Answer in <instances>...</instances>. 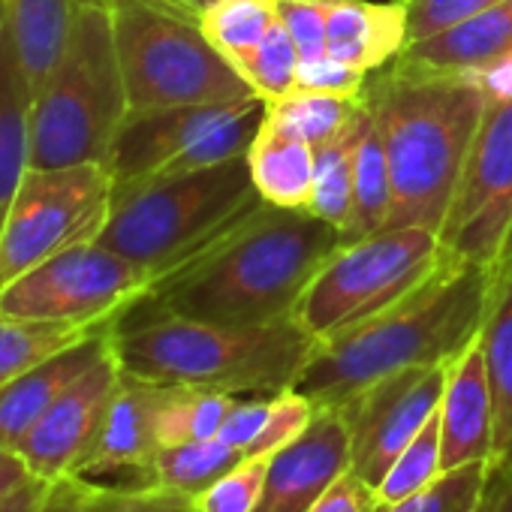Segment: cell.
<instances>
[{
  "mask_svg": "<svg viewBox=\"0 0 512 512\" xmlns=\"http://www.w3.org/2000/svg\"><path fill=\"white\" fill-rule=\"evenodd\" d=\"M127 112L112 7L85 0L61 61L34 94L31 169L106 163Z\"/></svg>",
  "mask_w": 512,
  "mask_h": 512,
  "instance_id": "6",
  "label": "cell"
},
{
  "mask_svg": "<svg viewBox=\"0 0 512 512\" xmlns=\"http://www.w3.org/2000/svg\"><path fill=\"white\" fill-rule=\"evenodd\" d=\"M31 106L34 91L19 61L10 25L0 28V229L31 169Z\"/></svg>",
  "mask_w": 512,
  "mask_h": 512,
  "instance_id": "22",
  "label": "cell"
},
{
  "mask_svg": "<svg viewBox=\"0 0 512 512\" xmlns=\"http://www.w3.org/2000/svg\"><path fill=\"white\" fill-rule=\"evenodd\" d=\"M368 106V103H365ZM392 214V175L380 130L365 112V124L356 142V166H353V208L344 226V244L362 241L389 226Z\"/></svg>",
  "mask_w": 512,
  "mask_h": 512,
  "instance_id": "25",
  "label": "cell"
},
{
  "mask_svg": "<svg viewBox=\"0 0 512 512\" xmlns=\"http://www.w3.org/2000/svg\"><path fill=\"white\" fill-rule=\"evenodd\" d=\"M184 4H190V7H196V10L202 13V10H205V7L211 4V0H184Z\"/></svg>",
  "mask_w": 512,
  "mask_h": 512,
  "instance_id": "47",
  "label": "cell"
},
{
  "mask_svg": "<svg viewBox=\"0 0 512 512\" xmlns=\"http://www.w3.org/2000/svg\"><path fill=\"white\" fill-rule=\"evenodd\" d=\"M266 112L287 127H293L311 148H320L341 136L362 112H365V94L362 97H332V94H311V91H290L278 100L266 103Z\"/></svg>",
  "mask_w": 512,
  "mask_h": 512,
  "instance_id": "31",
  "label": "cell"
},
{
  "mask_svg": "<svg viewBox=\"0 0 512 512\" xmlns=\"http://www.w3.org/2000/svg\"><path fill=\"white\" fill-rule=\"evenodd\" d=\"M344 232L311 211L256 205L208 247L154 281L139 302L208 323L290 320Z\"/></svg>",
  "mask_w": 512,
  "mask_h": 512,
  "instance_id": "1",
  "label": "cell"
},
{
  "mask_svg": "<svg viewBox=\"0 0 512 512\" xmlns=\"http://www.w3.org/2000/svg\"><path fill=\"white\" fill-rule=\"evenodd\" d=\"M94 479L67 476V479H28L10 497L0 500V512H64L73 500H79Z\"/></svg>",
  "mask_w": 512,
  "mask_h": 512,
  "instance_id": "39",
  "label": "cell"
},
{
  "mask_svg": "<svg viewBox=\"0 0 512 512\" xmlns=\"http://www.w3.org/2000/svg\"><path fill=\"white\" fill-rule=\"evenodd\" d=\"M299 64H302V55L278 19V25L269 31V37L260 43V49L238 64V73L247 79V85L253 88L256 97H263L269 103V100H278L293 91Z\"/></svg>",
  "mask_w": 512,
  "mask_h": 512,
  "instance_id": "34",
  "label": "cell"
},
{
  "mask_svg": "<svg viewBox=\"0 0 512 512\" xmlns=\"http://www.w3.org/2000/svg\"><path fill=\"white\" fill-rule=\"evenodd\" d=\"M106 7H121V4H136V7H148V10H160L187 22H199V10L184 4V0H103Z\"/></svg>",
  "mask_w": 512,
  "mask_h": 512,
  "instance_id": "46",
  "label": "cell"
},
{
  "mask_svg": "<svg viewBox=\"0 0 512 512\" xmlns=\"http://www.w3.org/2000/svg\"><path fill=\"white\" fill-rule=\"evenodd\" d=\"M365 103L392 175L389 226L437 232L485 115V97L455 76H419L386 64L368 76Z\"/></svg>",
  "mask_w": 512,
  "mask_h": 512,
  "instance_id": "4",
  "label": "cell"
},
{
  "mask_svg": "<svg viewBox=\"0 0 512 512\" xmlns=\"http://www.w3.org/2000/svg\"><path fill=\"white\" fill-rule=\"evenodd\" d=\"M449 253L428 226H386L341 244L308 284L296 320L323 344L392 308L443 269Z\"/></svg>",
  "mask_w": 512,
  "mask_h": 512,
  "instance_id": "7",
  "label": "cell"
},
{
  "mask_svg": "<svg viewBox=\"0 0 512 512\" xmlns=\"http://www.w3.org/2000/svg\"><path fill=\"white\" fill-rule=\"evenodd\" d=\"M509 253H512V238H509V250H506V256H509Z\"/></svg>",
  "mask_w": 512,
  "mask_h": 512,
  "instance_id": "49",
  "label": "cell"
},
{
  "mask_svg": "<svg viewBox=\"0 0 512 512\" xmlns=\"http://www.w3.org/2000/svg\"><path fill=\"white\" fill-rule=\"evenodd\" d=\"M115 323H49V320H25L0 311V389L58 350L91 338Z\"/></svg>",
  "mask_w": 512,
  "mask_h": 512,
  "instance_id": "26",
  "label": "cell"
},
{
  "mask_svg": "<svg viewBox=\"0 0 512 512\" xmlns=\"http://www.w3.org/2000/svg\"><path fill=\"white\" fill-rule=\"evenodd\" d=\"M365 112L341 136L314 148V193L308 211L338 226L341 232L353 208V166H356V142L365 124Z\"/></svg>",
  "mask_w": 512,
  "mask_h": 512,
  "instance_id": "29",
  "label": "cell"
},
{
  "mask_svg": "<svg viewBox=\"0 0 512 512\" xmlns=\"http://www.w3.org/2000/svg\"><path fill=\"white\" fill-rule=\"evenodd\" d=\"M368 85V73L353 70L329 55L302 61L296 70L293 91H311V94H332V97H362Z\"/></svg>",
  "mask_w": 512,
  "mask_h": 512,
  "instance_id": "40",
  "label": "cell"
},
{
  "mask_svg": "<svg viewBox=\"0 0 512 512\" xmlns=\"http://www.w3.org/2000/svg\"><path fill=\"white\" fill-rule=\"evenodd\" d=\"M407 46V4L404 0H332L329 7V46L326 55L362 70L377 73L395 61Z\"/></svg>",
  "mask_w": 512,
  "mask_h": 512,
  "instance_id": "20",
  "label": "cell"
},
{
  "mask_svg": "<svg viewBox=\"0 0 512 512\" xmlns=\"http://www.w3.org/2000/svg\"><path fill=\"white\" fill-rule=\"evenodd\" d=\"M407 4V43L428 40L434 34H443L500 0H404Z\"/></svg>",
  "mask_w": 512,
  "mask_h": 512,
  "instance_id": "38",
  "label": "cell"
},
{
  "mask_svg": "<svg viewBox=\"0 0 512 512\" xmlns=\"http://www.w3.org/2000/svg\"><path fill=\"white\" fill-rule=\"evenodd\" d=\"M238 395L217 392V389H193V386H169V395L160 410L157 434L160 449L208 440L220 434L223 419L235 407Z\"/></svg>",
  "mask_w": 512,
  "mask_h": 512,
  "instance_id": "30",
  "label": "cell"
},
{
  "mask_svg": "<svg viewBox=\"0 0 512 512\" xmlns=\"http://www.w3.org/2000/svg\"><path fill=\"white\" fill-rule=\"evenodd\" d=\"M272 410V395H250V398H238L235 407L229 410V416L220 425V440L229 443L232 449L250 455L256 437L263 434V425L269 419Z\"/></svg>",
  "mask_w": 512,
  "mask_h": 512,
  "instance_id": "41",
  "label": "cell"
},
{
  "mask_svg": "<svg viewBox=\"0 0 512 512\" xmlns=\"http://www.w3.org/2000/svg\"><path fill=\"white\" fill-rule=\"evenodd\" d=\"M112 28L130 112L256 97L238 67L208 43L199 22L121 4L112 7Z\"/></svg>",
  "mask_w": 512,
  "mask_h": 512,
  "instance_id": "8",
  "label": "cell"
},
{
  "mask_svg": "<svg viewBox=\"0 0 512 512\" xmlns=\"http://www.w3.org/2000/svg\"><path fill=\"white\" fill-rule=\"evenodd\" d=\"M440 446L443 470L488 464L494 455V401L482 335L449 362L440 401Z\"/></svg>",
  "mask_w": 512,
  "mask_h": 512,
  "instance_id": "17",
  "label": "cell"
},
{
  "mask_svg": "<svg viewBox=\"0 0 512 512\" xmlns=\"http://www.w3.org/2000/svg\"><path fill=\"white\" fill-rule=\"evenodd\" d=\"M278 25V0H211L199 13L208 43L235 67L250 58Z\"/></svg>",
  "mask_w": 512,
  "mask_h": 512,
  "instance_id": "28",
  "label": "cell"
},
{
  "mask_svg": "<svg viewBox=\"0 0 512 512\" xmlns=\"http://www.w3.org/2000/svg\"><path fill=\"white\" fill-rule=\"evenodd\" d=\"M308 512H386V506L377 500V491L365 479L347 470L326 488V494Z\"/></svg>",
  "mask_w": 512,
  "mask_h": 512,
  "instance_id": "42",
  "label": "cell"
},
{
  "mask_svg": "<svg viewBox=\"0 0 512 512\" xmlns=\"http://www.w3.org/2000/svg\"><path fill=\"white\" fill-rule=\"evenodd\" d=\"M497 269L449 256L440 272L401 302L323 341L296 392L317 407H338L395 371L449 365L479 338Z\"/></svg>",
  "mask_w": 512,
  "mask_h": 512,
  "instance_id": "2",
  "label": "cell"
},
{
  "mask_svg": "<svg viewBox=\"0 0 512 512\" xmlns=\"http://www.w3.org/2000/svg\"><path fill=\"white\" fill-rule=\"evenodd\" d=\"M437 238L464 263L497 269L506 260L512 238V100L485 106Z\"/></svg>",
  "mask_w": 512,
  "mask_h": 512,
  "instance_id": "11",
  "label": "cell"
},
{
  "mask_svg": "<svg viewBox=\"0 0 512 512\" xmlns=\"http://www.w3.org/2000/svg\"><path fill=\"white\" fill-rule=\"evenodd\" d=\"M482 350L494 401V455L512 464V253L500 263L488 314L482 323ZM488 461V464H491Z\"/></svg>",
  "mask_w": 512,
  "mask_h": 512,
  "instance_id": "23",
  "label": "cell"
},
{
  "mask_svg": "<svg viewBox=\"0 0 512 512\" xmlns=\"http://www.w3.org/2000/svg\"><path fill=\"white\" fill-rule=\"evenodd\" d=\"M82 4L85 0H4L7 25L34 94L61 61Z\"/></svg>",
  "mask_w": 512,
  "mask_h": 512,
  "instance_id": "24",
  "label": "cell"
},
{
  "mask_svg": "<svg viewBox=\"0 0 512 512\" xmlns=\"http://www.w3.org/2000/svg\"><path fill=\"white\" fill-rule=\"evenodd\" d=\"M4 22H7V10H4V0H0V28H4Z\"/></svg>",
  "mask_w": 512,
  "mask_h": 512,
  "instance_id": "48",
  "label": "cell"
},
{
  "mask_svg": "<svg viewBox=\"0 0 512 512\" xmlns=\"http://www.w3.org/2000/svg\"><path fill=\"white\" fill-rule=\"evenodd\" d=\"M269 464L272 455H247L193 500L196 512H256L266 491Z\"/></svg>",
  "mask_w": 512,
  "mask_h": 512,
  "instance_id": "35",
  "label": "cell"
},
{
  "mask_svg": "<svg viewBox=\"0 0 512 512\" xmlns=\"http://www.w3.org/2000/svg\"><path fill=\"white\" fill-rule=\"evenodd\" d=\"M250 178L263 202L308 211L314 193V148L293 127L266 112L250 151Z\"/></svg>",
  "mask_w": 512,
  "mask_h": 512,
  "instance_id": "21",
  "label": "cell"
},
{
  "mask_svg": "<svg viewBox=\"0 0 512 512\" xmlns=\"http://www.w3.org/2000/svg\"><path fill=\"white\" fill-rule=\"evenodd\" d=\"M244 458H247L244 452L232 449L220 437L178 443V446H166L157 452V458L142 482H154V485L172 488V491L196 500L205 488H211L223 473H229Z\"/></svg>",
  "mask_w": 512,
  "mask_h": 512,
  "instance_id": "27",
  "label": "cell"
},
{
  "mask_svg": "<svg viewBox=\"0 0 512 512\" xmlns=\"http://www.w3.org/2000/svg\"><path fill=\"white\" fill-rule=\"evenodd\" d=\"M329 7H332V0H278V19L293 37L302 61L326 55Z\"/></svg>",
  "mask_w": 512,
  "mask_h": 512,
  "instance_id": "37",
  "label": "cell"
},
{
  "mask_svg": "<svg viewBox=\"0 0 512 512\" xmlns=\"http://www.w3.org/2000/svg\"><path fill=\"white\" fill-rule=\"evenodd\" d=\"M473 512H512V464L491 461Z\"/></svg>",
  "mask_w": 512,
  "mask_h": 512,
  "instance_id": "44",
  "label": "cell"
},
{
  "mask_svg": "<svg viewBox=\"0 0 512 512\" xmlns=\"http://www.w3.org/2000/svg\"><path fill=\"white\" fill-rule=\"evenodd\" d=\"M28 479H34V473L28 470L22 455L7 446H0V500L10 497L16 488H22Z\"/></svg>",
  "mask_w": 512,
  "mask_h": 512,
  "instance_id": "45",
  "label": "cell"
},
{
  "mask_svg": "<svg viewBox=\"0 0 512 512\" xmlns=\"http://www.w3.org/2000/svg\"><path fill=\"white\" fill-rule=\"evenodd\" d=\"M247 100L127 112L106 160V166L115 175V187L154 178L163 166H169L178 154L196 145L205 133L229 121Z\"/></svg>",
  "mask_w": 512,
  "mask_h": 512,
  "instance_id": "15",
  "label": "cell"
},
{
  "mask_svg": "<svg viewBox=\"0 0 512 512\" xmlns=\"http://www.w3.org/2000/svg\"><path fill=\"white\" fill-rule=\"evenodd\" d=\"M154 278L100 241L70 247L0 290V311L49 323H118Z\"/></svg>",
  "mask_w": 512,
  "mask_h": 512,
  "instance_id": "10",
  "label": "cell"
},
{
  "mask_svg": "<svg viewBox=\"0 0 512 512\" xmlns=\"http://www.w3.org/2000/svg\"><path fill=\"white\" fill-rule=\"evenodd\" d=\"M166 395L169 386L133 377L121 368V383L76 476L100 479L109 473H127L130 482H142L160 452L157 422Z\"/></svg>",
  "mask_w": 512,
  "mask_h": 512,
  "instance_id": "16",
  "label": "cell"
},
{
  "mask_svg": "<svg viewBox=\"0 0 512 512\" xmlns=\"http://www.w3.org/2000/svg\"><path fill=\"white\" fill-rule=\"evenodd\" d=\"M256 205H263V196L253 187L244 154L202 172L115 187L112 214L97 241L139 263L157 281Z\"/></svg>",
  "mask_w": 512,
  "mask_h": 512,
  "instance_id": "5",
  "label": "cell"
},
{
  "mask_svg": "<svg viewBox=\"0 0 512 512\" xmlns=\"http://www.w3.org/2000/svg\"><path fill=\"white\" fill-rule=\"evenodd\" d=\"M64 512H196V506L187 494L154 482L127 479L121 485H103L94 479L88 491Z\"/></svg>",
  "mask_w": 512,
  "mask_h": 512,
  "instance_id": "33",
  "label": "cell"
},
{
  "mask_svg": "<svg viewBox=\"0 0 512 512\" xmlns=\"http://www.w3.org/2000/svg\"><path fill=\"white\" fill-rule=\"evenodd\" d=\"M121 383V362L115 347L106 353L73 383L67 392L43 413V419L25 434L16 446L28 470L40 479H67L79 473L82 458L88 455L112 395Z\"/></svg>",
  "mask_w": 512,
  "mask_h": 512,
  "instance_id": "13",
  "label": "cell"
},
{
  "mask_svg": "<svg viewBox=\"0 0 512 512\" xmlns=\"http://www.w3.org/2000/svg\"><path fill=\"white\" fill-rule=\"evenodd\" d=\"M350 470V434L338 407H317L311 425L272 452L269 479L256 512H308L326 488Z\"/></svg>",
  "mask_w": 512,
  "mask_h": 512,
  "instance_id": "14",
  "label": "cell"
},
{
  "mask_svg": "<svg viewBox=\"0 0 512 512\" xmlns=\"http://www.w3.org/2000/svg\"><path fill=\"white\" fill-rule=\"evenodd\" d=\"M115 196L106 163L28 169L0 229V290L52 256L103 235Z\"/></svg>",
  "mask_w": 512,
  "mask_h": 512,
  "instance_id": "9",
  "label": "cell"
},
{
  "mask_svg": "<svg viewBox=\"0 0 512 512\" xmlns=\"http://www.w3.org/2000/svg\"><path fill=\"white\" fill-rule=\"evenodd\" d=\"M455 79H461L470 88H476L485 97V106L509 103L512 100V52L497 55V58L479 64V67H470V70L458 73Z\"/></svg>",
  "mask_w": 512,
  "mask_h": 512,
  "instance_id": "43",
  "label": "cell"
},
{
  "mask_svg": "<svg viewBox=\"0 0 512 512\" xmlns=\"http://www.w3.org/2000/svg\"><path fill=\"white\" fill-rule=\"evenodd\" d=\"M443 473V446H440V407L425 422V428L410 440V446L395 458L383 482L374 488L377 500L389 509L404 497L422 491Z\"/></svg>",
  "mask_w": 512,
  "mask_h": 512,
  "instance_id": "32",
  "label": "cell"
},
{
  "mask_svg": "<svg viewBox=\"0 0 512 512\" xmlns=\"http://www.w3.org/2000/svg\"><path fill=\"white\" fill-rule=\"evenodd\" d=\"M449 365L404 368L338 404L350 434V470L371 488L383 482L395 458L437 413Z\"/></svg>",
  "mask_w": 512,
  "mask_h": 512,
  "instance_id": "12",
  "label": "cell"
},
{
  "mask_svg": "<svg viewBox=\"0 0 512 512\" xmlns=\"http://www.w3.org/2000/svg\"><path fill=\"white\" fill-rule=\"evenodd\" d=\"M112 344V329L82 338L40 365L28 368L0 389V446L16 452L25 434L43 419V413L73 386Z\"/></svg>",
  "mask_w": 512,
  "mask_h": 512,
  "instance_id": "18",
  "label": "cell"
},
{
  "mask_svg": "<svg viewBox=\"0 0 512 512\" xmlns=\"http://www.w3.org/2000/svg\"><path fill=\"white\" fill-rule=\"evenodd\" d=\"M506 52H512V0H500L443 34L407 43L389 64L419 76H458Z\"/></svg>",
  "mask_w": 512,
  "mask_h": 512,
  "instance_id": "19",
  "label": "cell"
},
{
  "mask_svg": "<svg viewBox=\"0 0 512 512\" xmlns=\"http://www.w3.org/2000/svg\"><path fill=\"white\" fill-rule=\"evenodd\" d=\"M112 347L133 377L250 398L296 389L320 341L296 317L232 326L136 302L112 326Z\"/></svg>",
  "mask_w": 512,
  "mask_h": 512,
  "instance_id": "3",
  "label": "cell"
},
{
  "mask_svg": "<svg viewBox=\"0 0 512 512\" xmlns=\"http://www.w3.org/2000/svg\"><path fill=\"white\" fill-rule=\"evenodd\" d=\"M488 464H464L443 470L431 485L389 506L386 512H473Z\"/></svg>",
  "mask_w": 512,
  "mask_h": 512,
  "instance_id": "36",
  "label": "cell"
}]
</instances>
